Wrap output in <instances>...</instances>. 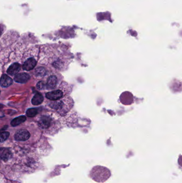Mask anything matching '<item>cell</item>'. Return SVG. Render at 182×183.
Returning a JSON list of instances; mask_svg holds the SVG:
<instances>
[{
    "label": "cell",
    "mask_w": 182,
    "mask_h": 183,
    "mask_svg": "<svg viewBox=\"0 0 182 183\" xmlns=\"http://www.w3.org/2000/svg\"><path fill=\"white\" fill-rule=\"evenodd\" d=\"M2 107H3V106L1 104H0V110H1V109L2 108Z\"/></svg>",
    "instance_id": "obj_16"
},
{
    "label": "cell",
    "mask_w": 182,
    "mask_h": 183,
    "mask_svg": "<svg viewBox=\"0 0 182 183\" xmlns=\"http://www.w3.org/2000/svg\"><path fill=\"white\" fill-rule=\"evenodd\" d=\"M26 120V117L25 116H20L17 118L14 119L11 122V125L12 126H17L20 125L22 123H24Z\"/></svg>",
    "instance_id": "obj_11"
},
{
    "label": "cell",
    "mask_w": 182,
    "mask_h": 183,
    "mask_svg": "<svg viewBox=\"0 0 182 183\" xmlns=\"http://www.w3.org/2000/svg\"><path fill=\"white\" fill-rule=\"evenodd\" d=\"M64 92L61 90H57L46 94V97L51 100L57 101L61 99L64 95Z\"/></svg>",
    "instance_id": "obj_1"
},
{
    "label": "cell",
    "mask_w": 182,
    "mask_h": 183,
    "mask_svg": "<svg viewBox=\"0 0 182 183\" xmlns=\"http://www.w3.org/2000/svg\"><path fill=\"white\" fill-rule=\"evenodd\" d=\"M12 153L10 149L7 148H0V158L4 161H7L11 158Z\"/></svg>",
    "instance_id": "obj_6"
},
{
    "label": "cell",
    "mask_w": 182,
    "mask_h": 183,
    "mask_svg": "<svg viewBox=\"0 0 182 183\" xmlns=\"http://www.w3.org/2000/svg\"><path fill=\"white\" fill-rule=\"evenodd\" d=\"M36 63V61L34 58H29L25 61L22 66V68L24 70L30 71L35 68Z\"/></svg>",
    "instance_id": "obj_4"
},
{
    "label": "cell",
    "mask_w": 182,
    "mask_h": 183,
    "mask_svg": "<svg viewBox=\"0 0 182 183\" xmlns=\"http://www.w3.org/2000/svg\"><path fill=\"white\" fill-rule=\"evenodd\" d=\"M30 79V76L26 73H20L15 75L14 80L19 83H25L27 82Z\"/></svg>",
    "instance_id": "obj_5"
},
{
    "label": "cell",
    "mask_w": 182,
    "mask_h": 183,
    "mask_svg": "<svg viewBox=\"0 0 182 183\" xmlns=\"http://www.w3.org/2000/svg\"><path fill=\"white\" fill-rule=\"evenodd\" d=\"M51 121L52 119L50 117L43 116L40 119L38 124L40 127H41V128L47 129L51 125Z\"/></svg>",
    "instance_id": "obj_3"
},
{
    "label": "cell",
    "mask_w": 182,
    "mask_h": 183,
    "mask_svg": "<svg viewBox=\"0 0 182 183\" xmlns=\"http://www.w3.org/2000/svg\"><path fill=\"white\" fill-rule=\"evenodd\" d=\"M10 136V133L8 132H3L0 133V143H3Z\"/></svg>",
    "instance_id": "obj_13"
},
{
    "label": "cell",
    "mask_w": 182,
    "mask_h": 183,
    "mask_svg": "<svg viewBox=\"0 0 182 183\" xmlns=\"http://www.w3.org/2000/svg\"><path fill=\"white\" fill-rule=\"evenodd\" d=\"M57 83H58V79L57 77L55 75H51L47 80L46 83V87L48 89H53L56 87L57 86Z\"/></svg>",
    "instance_id": "obj_9"
},
{
    "label": "cell",
    "mask_w": 182,
    "mask_h": 183,
    "mask_svg": "<svg viewBox=\"0 0 182 183\" xmlns=\"http://www.w3.org/2000/svg\"><path fill=\"white\" fill-rule=\"evenodd\" d=\"M45 86H46V85H45L44 83L43 82H42V81H41V82H39V83L37 84L36 87H37V89L41 90H43V89L44 88Z\"/></svg>",
    "instance_id": "obj_15"
},
{
    "label": "cell",
    "mask_w": 182,
    "mask_h": 183,
    "mask_svg": "<svg viewBox=\"0 0 182 183\" xmlns=\"http://www.w3.org/2000/svg\"><path fill=\"white\" fill-rule=\"evenodd\" d=\"M13 80L7 75H3L0 79V85L2 87H7L12 85Z\"/></svg>",
    "instance_id": "obj_7"
},
{
    "label": "cell",
    "mask_w": 182,
    "mask_h": 183,
    "mask_svg": "<svg viewBox=\"0 0 182 183\" xmlns=\"http://www.w3.org/2000/svg\"><path fill=\"white\" fill-rule=\"evenodd\" d=\"M37 109L36 108H29L26 111V115L29 117H33L37 114Z\"/></svg>",
    "instance_id": "obj_12"
},
{
    "label": "cell",
    "mask_w": 182,
    "mask_h": 183,
    "mask_svg": "<svg viewBox=\"0 0 182 183\" xmlns=\"http://www.w3.org/2000/svg\"><path fill=\"white\" fill-rule=\"evenodd\" d=\"M46 73V71L44 70V69L42 68H37L36 70V75H39V76H42L44 75Z\"/></svg>",
    "instance_id": "obj_14"
},
{
    "label": "cell",
    "mask_w": 182,
    "mask_h": 183,
    "mask_svg": "<svg viewBox=\"0 0 182 183\" xmlns=\"http://www.w3.org/2000/svg\"><path fill=\"white\" fill-rule=\"evenodd\" d=\"M30 137V134L29 131L26 130H20L17 131L15 135L14 138L16 140L22 141H26L28 140Z\"/></svg>",
    "instance_id": "obj_2"
},
{
    "label": "cell",
    "mask_w": 182,
    "mask_h": 183,
    "mask_svg": "<svg viewBox=\"0 0 182 183\" xmlns=\"http://www.w3.org/2000/svg\"><path fill=\"white\" fill-rule=\"evenodd\" d=\"M43 96L40 93L36 94L33 97L32 100V103L33 105L37 106L39 104H41L43 102Z\"/></svg>",
    "instance_id": "obj_10"
},
{
    "label": "cell",
    "mask_w": 182,
    "mask_h": 183,
    "mask_svg": "<svg viewBox=\"0 0 182 183\" xmlns=\"http://www.w3.org/2000/svg\"><path fill=\"white\" fill-rule=\"evenodd\" d=\"M21 68V66L18 63H14L11 65V66L8 68L7 73L11 75H15L18 73Z\"/></svg>",
    "instance_id": "obj_8"
}]
</instances>
